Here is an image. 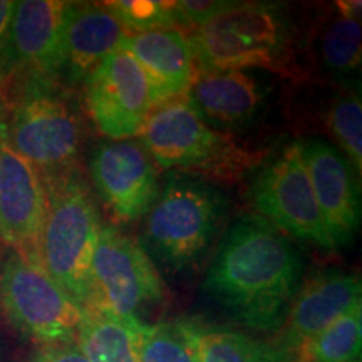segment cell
I'll return each mask as SVG.
<instances>
[{
	"instance_id": "cell-1",
	"label": "cell",
	"mask_w": 362,
	"mask_h": 362,
	"mask_svg": "<svg viewBox=\"0 0 362 362\" xmlns=\"http://www.w3.org/2000/svg\"><path fill=\"white\" fill-rule=\"evenodd\" d=\"M302 282L296 243L262 216L245 215L220 240L202 292L235 324L277 334Z\"/></svg>"
},
{
	"instance_id": "cell-2",
	"label": "cell",
	"mask_w": 362,
	"mask_h": 362,
	"mask_svg": "<svg viewBox=\"0 0 362 362\" xmlns=\"http://www.w3.org/2000/svg\"><path fill=\"white\" fill-rule=\"evenodd\" d=\"M0 129L44 185L81 173L84 121L71 89L52 79L0 88Z\"/></svg>"
},
{
	"instance_id": "cell-3",
	"label": "cell",
	"mask_w": 362,
	"mask_h": 362,
	"mask_svg": "<svg viewBox=\"0 0 362 362\" xmlns=\"http://www.w3.org/2000/svg\"><path fill=\"white\" fill-rule=\"evenodd\" d=\"M139 141L156 166L203 181L237 183L267 160L265 151L206 124L185 96L156 104Z\"/></svg>"
},
{
	"instance_id": "cell-4",
	"label": "cell",
	"mask_w": 362,
	"mask_h": 362,
	"mask_svg": "<svg viewBox=\"0 0 362 362\" xmlns=\"http://www.w3.org/2000/svg\"><path fill=\"white\" fill-rule=\"evenodd\" d=\"M228 202L208 181L171 175L143 216L141 247L171 274H189L206 259L223 230Z\"/></svg>"
},
{
	"instance_id": "cell-5",
	"label": "cell",
	"mask_w": 362,
	"mask_h": 362,
	"mask_svg": "<svg viewBox=\"0 0 362 362\" xmlns=\"http://www.w3.org/2000/svg\"><path fill=\"white\" fill-rule=\"evenodd\" d=\"M185 35L198 69L288 74L293 66L288 22L274 4L233 2Z\"/></svg>"
},
{
	"instance_id": "cell-6",
	"label": "cell",
	"mask_w": 362,
	"mask_h": 362,
	"mask_svg": "<svg viewBox=\"0 0 362 362\" xmlns=\"http://www.w3.org/2000/svg\"><path fill=\"white\" fill-rule=\"evenodd\" d=\"M47 211L40 233L39 262L45 274L86 309L90 296V264L101 221L81 173L44 185Z\"/></svg>"
},
{
	"instance_id": "cell-7",
	"label": "cell",
	"mask_w": 362,
	"mask_h": 362,
	"mask_svg": "<svg viewBox=\"0 0 362 362\" xmlns=\"http://www.w3.org/2000/svg\"><path fill=\"white\" fill-rule=\"evenodd\" d=\"M0 310L22 337L44 346L76 344L84 309L19 252H0Z\"/></svg>"
},
{
	"instance_id": "cell-8",
	"label": "cell",
	"mask_w": 362,
	"mask_h": 362,
	"mask_svg": "<svg viewBox=\"0 0 362 362\" xmlns=\"http://www.w3.org/2000/svg\"><path fill=\"white\" fill-rule=\"evenodd\" d=\"M165 298L166 285L141 243L116 226H101L90 264V296L86 309L146 322L144 315Z\"/></svg>"
},
{
	"instance_id": "cell-9",
	"label": "cell",
	"mask_w": 362,
	"mask_h": 362,
	"mask_svg": "<svg viewBox=\"0 0 362 362\" xmlns=\"http://www.w3.org/2000/svg\"><path fill=\"white\" fill-rule=\"evenodd\" d=\"M250 200L259 216L282 233L320 250H336L315 202L298 141L262 165L250 187Z\"/></svg>"
},
{
	"instance_id": "cell-10",
	"label": "cell",
	"mask_w": 362,
	"mask_h": 362,
	"mask_svg": "<svg viewBox=\"0 0 362 362\" xmlns=\"http://www.w3.org/2000/svg\"><path fill=\"white\" fill-rule=\"evenodd\" d=\"M81 88L89 119L111 141L138 138L158 104L146 74L123 49L104 57Z\"/></svg>"
},
{
	"instance_id": "cell-11",
	"label": "cell",
	"mask_w": 362,
	"mask_h": 362,
	"mask_svg": "<svg viewBox=\"0 0 362 362\" xmlns=\"http://www.w3.org/2000/svg\"><path fill=\"white\" fill-rule=\"evenodd\" d=\"M89 175L99 198L119 221L143 218L161 187L155 160L136 138L99 144L89 158Z\"/></svg>"
},
{
	"instance_id": "cell-12",
	"label": "cell",
	"mask_w": 362,
	"mask_h": 362,
	"mask_svg": "<svg viewBox=\"0 0 362 362\" xmlns=\"http://www.w3.org/2000/svg\"><path fill=\"white\" fill-rule=\"evenodd\" d=\"M66 2L21 0L0 56V88L24 79L57 81L61 25Z\"/></svg>"
},
{
	"instance_id": "cell-13",
	"label": "cell",
	"mask_w": 362,
	"mask_h": 362,
	"mask_svg": "<svg viewBox=\"0 0 362 362\" xmlns=\"http://www.w3.org/2000/svg\"><path fill=\"white\" fill-rule=\"evenodd\" d=\"M47 194L34 166L7 143L0 129V242L40 265L39 243Z\"/></svg>"
},
{
	"instance_id": "cell-14",
	"label": "cell",
	"mask_w": 362,
	"mask_h": 362,
	"mask_svg": "<svg viewBox=\"0 0 362 362\" xmlns=\"http://www.w3.org/2000/svg\"><path fill=\"white\" fill-rule=\"evenodd\" d=\"M362 305L361 277L354 272L329 269L302 282L272 347L291 362L300 344L327 329L347 312Z\"/></svg>"
},
{
	"instance_id": "cell-15",
	"label": "cell",
	"mask_w": 362,
	"mask_h": 362,
	"mask_svg": "<svg viewBox=\"0 0 362 362\" xmlns=\"http://www.w3.org/2000/svg\"><path fill=\"white\" fill-rule=\"evenodd\" d=\"M307 175L334 247L352 243L361 226V188L339 149L320 138L298 141Z\"/></svg>"
},
{
	"instance_id": "cell-16",
	"label": "cell",
	"mask_w": 362,
	"mask_h": 362,
	"mask_svg": "<svg viewBox=\"0 0 362 362\" xmlns=\"http://www.w3.org/2000/svg\"><path fill=\"white\" fill-rule=\"evenodd\" d=\"M129 34L104 2H66L59 45V83L67 89L83 86L104 57L119 51Z\"/></svg>"
},
{
	"instance_id": "cell-17",
	"label": "cell",
	"mask_w": 362,
	"mask_h": 362,
	"mask_svg": "<svg viewBox=\"0 0 362 362\" xmlns=\"http://www.w3.org/2000/svg\"><path fill=\"white\" fill-rule=\"evenodd\" d=\"M185 98L206 124L235 134L262 116L269 88L250 71L198 69Z\"/></svg>"
},
{
	"instance_id": "cell-18",
	"label": "cell",
	"mask_w": 362,
	"mask_h": 362,
	"mask_svg": "<svg viewBox=\"0 0 362 362\" xmlns=\"http://www.w3.org/2000/svg\"><path fill=\"white\" fill-rule=\"evenodd\" d=\"M121 49L146 74L158 104L185 96L198 71L187 35L176 29L131 33Z\"/></svg>"
},
{
	"instance_id": "cell-19",
	"label": "cell",
	"mask_w": 362,
	"mask_h": 362,
	"mask_svg": "<svg viewBox=\"0 0 362 362\" xmlns=\"http://www.w3.org/2000/svg\"><path fill=\"white\" fill-rule=\"evenodd\" d=\"M139 320H123L104 312L84 309L76 346L88 362H138Z\"/></svg>"
},
{
	"instance_id": "cell-20",
	"label": "cell",
	"mask_w": 362,
	"mask_h": 362,
	"mask_svg": "<svg viewBox=\"0 0 362 362\" xmlns=\"http://www.w3.org/2000/svg\"><path fill=\"white\" fill-rule=\"evenodd\" d=\"M362 305L307 339L291 362H361Z\"/></svg>"
},
{
	"instance_id": "cell-21",
	"label": "cell",
	"mask_w": 362,
	"mask_h": 362,
	"mask_svg": "<svg viewBox=\"0 0 362 362\" xmlns=\"http://www.w3.org/2000/svg\"><path fill=\"white\" fill-rule=\"evenodd\" d=\"M197 362H284L270 342L245 332L218 327L194 329Z\"/></svg>"
},
{
	"instance_id": "cell-22",
	"label": "cell",
	"mask_w": 362,
	"mask_h": 362,
	"mask_svg": "<svg viewBox=\"0 0 362 362\" xmlns=\"http://www.w3.org/2000/svg\"><path fill=\"white\" fill-rule=\"evenodd\" d=\"M192 320L141 322L138 327V362H197Z\"/></svg>"
},
{
	"instance_id": "cell-23",
	"label": "cell",
	"mask_w": 362,
	"mask_h": 362,
	"mask_svg": "<svg viewBox=\"0 0 362 362\" xmlns=\"http://www.w3.org/2000/svg\"><path fill=\"white\" fill-rule=\"evenodd\" d=\"M329 133L336 139L344 156L351 163L357 176L362 171V103L359 84L339 93L329 104L325 115Z\"/></svg>"
},
{
	"instance_id": "cell-24",
	"label": "cell",
	"mask_w": 362,
	"mask_h": 362,
	"mask_svg": "<svg viewBox=\"0 0 362 362\" xmlns=\"http://www.w3.org/2000/svg\"><path fill=\"white\" fill-rule=\"evenodd\" d=\"M361 21L339 13L320 35L319 52L325 69L332 74H354L361 67L362 57Z\"/></svg>"
},
{
	"instance_id": "cell-25",
	"label": "cell",
	"mask_w": 362,
	"mask_h": 362,
	"mask_svg": "<svg viewBox=\"0 0 362 362\" xmlns=\"http://www.w3.org/2000/svg\"><path fill=\"white\" fill-rule=\"evenodd\" d=\"M129 33L176 29L175 2L166 0H116L104 2Z\"/></svg>"
},
{
	"instance_id": "cell-26",
	"label": "cell",
	"mask_w": 362,
	"mask_h": 362,
	"mask_svg": "<svg viewBox=\"0 0 362 362\" xmlns=\"http://www.w3.org/2000/svg\"><path fill=\"white\" fill-rule=\"evenodd\" d=\"M233 2H225V0H181L175 2L176 13V25L178 30L183 34L192 33V30L200 27L205 22L211 21L214 17L228 8Z\"/></svg>"
},
{
	"instance_id": "cell-27",
	"label": "cell",
	"mask_w": 362,
	"mask_h": 362,
	"mask_svg": "<svg viewBox=\"0 0 362 362\" xmlns=\"http://www.w3.org/2000/svg\"><path fill=\"white\" fill-rule=\"evenodd\" d=\"M27 362H88L76 344L37 347Z\"/></svg>"
},
{
	"instance_id": "cell-28",
	"label": "cell",
	"mask_w": 362,
	"mask_h": 362,
	"mask_svg": "<svg viewBox=\"0 0 362 362\" xmlns=\"http://www.w3.org/2000/svg\"><path fill=\"white\" fill-rule=\"evenodd\" d=\"M12 12H13V2H11V0H0V56H2L4 45H6V40H7Z\"/></svg>"
},
{
	"instance_id": "cell-29",
	"label": "cell",
	"mask_w": 362,
	"mask_h": 362,
	"mask_svg": "<svg viewBox=\"0 0 362 362\" xmlns=\"http://www.w3.org/2000/svg\"><path fill=\"white\" fill-rule=\"evenodd\" d=\"M361 0H342V2H337V11L344 17L361 21Z\"/></svg>"
},
{
	"instance_id": "cell-30",
	"label": "cell",
	"mask_w": 362,
	"mask_h": 362,
	"mask_svg": "<svg viewBox=\"0 0 362 362\" xmlns=\"http://www.w3.org/2000/svg\"><path fill=\"white\" fill-rule=\"evenodd\" d=\"M0 362H8V357H7V352H6V346H4L2 334H0Z\"/></svg>"
},
{
	"instance_id": "cell-31",
	"label": "cell",
	"mask_w": 362,
	"mask_h": 362,
	"mask_svg": "<svg viewBox=\"0 0 362 362\" xmlns=\"http://www.w3.org/2000/svg\"><path fill=\"white\" fill-rule=\"evenodd\" d=\"M2 248H4V247H2V242H0V252H2Z\"/></svg>"
}]
</instances>
